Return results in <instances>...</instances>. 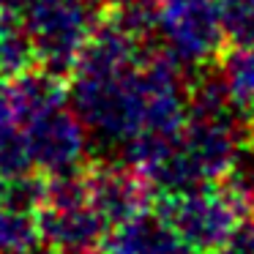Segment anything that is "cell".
<instances>
[{"label": "cell", "mask_w": 254, "mask_h": 254, "mask_svg": "<svg viewBox=\"0 0 254 254\" xmlns=\"http://www.w3.org/2000/svg\"><path fill=\"white\" fill-rule=\"evenodd\" d=\"M110 6L112 0H28L22 22L36 52V66L63 79L71 77Z\"/></svg>", "instance_id": "obj_1"}, {"label": "cell", "mask_w": 254, "mask_h": 254, "mask_svg": "<svg viewBox=\"0 0 254 254\" xmlns=\"http://www.w3.org/2000/svg\"><path fill=\"white\" fill-rule=\"evenodd\" d=\"M156 213L197 254H210L246 216L243 199L224 181L205 183L181 194H164L156 197Z\"/></svg>", "instance_id": "obj_2"}, {"label": "cell", "mask_w": 254, "mask_h": 254, "mask_svg": "<svg viewBox=\"0 0 254 254\" xmlns=\"http://www.w3.org/2000/svg\"><path fill=\"white\" fill-rule=\"evenodd\" d=\"M156 44L191 71L219 61L227 39L216 0H161L156 14Z\"/></svg>", "instance_id": "obj_3"}, {"label": "cell", "mask_w": 254, "mask_h": 254, "mask_svg": "<svg viewBox=\"0 0 254 254\" xmlns=\"http://www.w3.org/2000/svg\"><path fill=\"white\" fill-rule=\"evenodd\" d=\"M25 128L33 167L41 175H66V172L85 170V123L79 121L71 99L55 101V104L39 110L36 115L19 121Z\"/></svg>", "instance_id": "obj_4"}, {"label": "cell", "mask_w": 254, "mask_h": 254, "mask_svg": "<svg viewBox=\"0 0 254 254\" xmlns=\"http://www.w3.org/2000/svg\"><path fill=\"white\" fill-rule=\"evenodd\" d=\"M88 199L110 230L150 210L156 197L148 178L131 164H96L88 167Z\"/></svg>", "instance_id": "obj_5"}, {"label": "cell", "mask_w": 254, "mask_h": 254, "mask_svg": "<svg viewBox=\"0 0 254 254\" xmlns=\"http://www.w3.org/2000/svg\"><path fill=\"white\" fill-rule=\"evenodd\" d=\"M36 224L41 243L63 254H93L112 232L99 210L90 205V199L68 205L44 202L36 210Z\"/></svg>", "instance_id": "obj_6"}, {"label": "cell", "mask_w": 254, "mask_h": 254, "mask_svg": "<svg viewBox=\"0 0 254 254\" xmlns=\"http://www.w3.org/2000/svg\"><path fill=\"white\" fill-rule=\"evenodd\" d=\"M243 126H254V47H224L216 61Z\"/></svg>", "instance_id": "obj_7"}, {"label": "cell", "mask_w": 254, "mask_h": 254, "mask_svg": "<svg viewBox=\"0 0 254 254\" xmlns=\"http://www.w3.org/2000/svg\"><path fill=\"white\" fill-rule=\"evenodd\" d=\"M36 66V52L19 11H0V77L14 79Z\"/></svg>", "instance_id": "obj_8"}, {"label": "cell", "mask_w": 254, "mask_h": 254, "mask_svg": "<svg viewBox=\"0 0 254 254\" xmlns=\"http://www.w3.org/2000/svg\"><path fill=\"white\" fill-rule=\"evenodd\" d=\"M39 243L36 213L0 205V254H30Z\"/></svg>", "instance_id": "obj_9"}, {"label": "cell", "mask_w": 254, "mask_h": 254, "mask_svg": "<svg viewBox=\"0 0 254 254\" xmlns=\"http://www.w3.org/2000/svg\"><path fill=\"white\" fill-rule=\"evenodd\" d=\"M230 47H254V0H216Z\"/></svg>", "instance_id": "obj_10"}, {"label": "cell", "mask_w": 254, "mask_h": 254, "mask_svg": "<svg viewBox=\"0 0 254 254\" xmlns=\"http://www.w3.org/2000/svg\"><path fill=\"white\" fill-rule=\"evenodd\" d=\"M210 254H254V219L252 216H243L232 232L213 249Z\"/></svg>", "instance_id": "obj_11"}, {"label": "cell", "mask_w": 254, "mask_h": 254, "mask_svg": "<svg viewBox=\"0 0 254 254\" xmlns=\"http://www.w3.org/2000/svg\"><path fill=\"white\" fill-rule=\"evenodd\" d=\"M25 3H28V0H0V11H19L22 14Z\"/></svg>", "instance_id": "obj_12"}, {"label": "cell", "mask_w": 254, "mask_h": 254, "mask_svg": "<svg viewBox=\"0 0 254 254\" xmlns=\"http://www.w3.org/2000/svg\"><path fill=\"white\" fill-rule=\"evenodd\" d=\"M3 183H6V181H3V178H0V194H3Z\"/></svg>", "instance_id": "obj_13"}]
</instances>
